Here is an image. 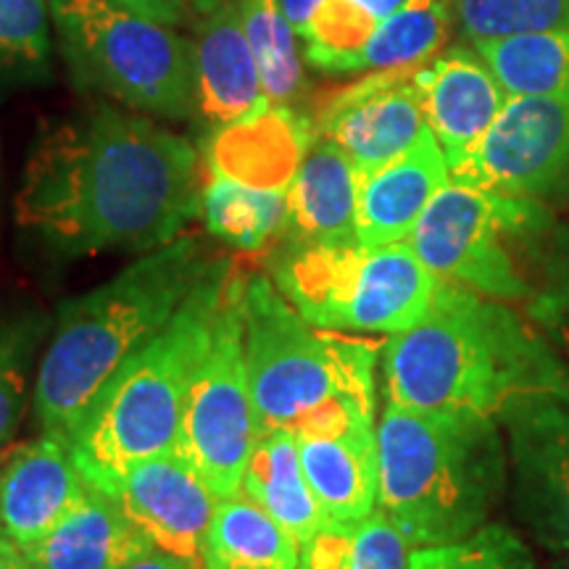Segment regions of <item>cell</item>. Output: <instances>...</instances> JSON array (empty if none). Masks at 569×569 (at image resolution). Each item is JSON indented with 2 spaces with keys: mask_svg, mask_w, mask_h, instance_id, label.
Returning a JSON list of instances; mask_svg holds the SVG:
<instances>
[{
  "mask_svg": "<svg viewBox=\"0 0 569 569\" xmlns=\"http://www.w3.org/2000/svg\"><path fill=\"white\" fill-rule=\"evenodd\" d=\"M272 282L311 325L380 336L415 327L438 288L409 240L377 248L284 240L272 261Z\"/></svg>",
  "mask_w": 569,
  "mask_h": 569,
  "instance_id": "7",
  "label": "cell"
},
{
  "mask_svg": "<svg viewBox=\"0 0 569 569\" xmlns=\"http://www.w3.org/2000/svg\"><path fill=\"white\" fill-rule=\"evenodd\" d=\"M96 488L122 507L156 549L203 567V540L219 496L180 453L142 459Z\"/></svg>",
  "mask_w": 569,
  "mask_h": 569,
  "instance_id": "13",
  "label": "cell"
},
{
  "mask_svg": "<svg viewBox=\"0 0 569 569\" xmlns=\"http://www.w3.org/2000/svg\"><path fill=\"white\" fill-rule=\"evenodd\" d=\"M301 543L243 490L219 498L203 540V569H298Z\"/></svg>",
  "mask_w": 569,
  "mask_h": 569,
  "instance_id": "23",
  "label": "cell"
},
{
  "mask_svg": "<svg viewBox=\"0 0 569 569\" xmlns=\"http://www.w3.org/2000/svg\"><path fill=\"white\" fill-rule=\"evenodd\" d=\"M88 488L71 440L42 432L0 465V536L27 551L77 507Z\"/></svg>",
  "mask_w": 569,
  "mask_h": 569,
  "instance_id": "15",
  "label": "cell"
},
{
  "mask_svg": "<svg viewBox=\"0 0 569 569\" xmlns=\"http://www.w3.org/2000/svg\"><path fill=\"white\" fill-rule=\"evenodd\" d=\"M311 138V119L290 106L264 103L211 134L206 142V163L211 174L256 190L284 193L301 167Z\"/></svg>",
  "mask_w": 569,
  "mask_h": 569,
  "instance_id": "16",
  "label": "cell"
},
{
  "mask_svg": "<svg viewBox=\"0 0 569 569\" xmlns=\"http://www.w3.org/2000/svg\"><path fill=\"white\" fill-rule=\"evenodd\" d=\"M475 51L509 98L569 92V27L480 40Z\"/></svg>",
  "mask_w": 569,
  "mask_h": 569,
  "instance_id": "26",
  "label": "cell"
},
{
  "mask_svg": "<svg viewBox=\"0 0 569 569\" xmlns=\"http://www.w3.org/2000/svg\"><path fill=\"white\" fill-rule=\"evenodd\" d=\"M507 465L493 417L386 403L377 422V509L411 549L461 540L488 525Z\"/></svg>",
  "mask_w": 569,
  "mask_h": 569,
  "instance_id": "5",
  "label": "cell"
},
{
  "mask_svg": "<svg viewBox=\"0 0 569 569\" xmlns=\"http://www.w3.org/2000/svg\"><path fill=\"white\" fill-rule=\"evenodd\" d=\"M451 0H407L380 21L356 51L332 59L322 71H382L436 59L451 27Z\"/></svg>",
  "mask_w": 569,
  "mask_h": 569,
  "instance_id": "25",
  "label": "cell"
},
{
  "mask_svg": "<svg viewBox=\"0 0 569 569\" xmlns=\"http://www.w3.org/2000/svg\"><path fill=\"white\" fill-rule=\"evenodd\" d=\"M111 3L122 6L127 11L140 13V17L156 19L161 24H177L182 17V3L180 0H111Z\"/></svg>",
  "mask_w": 569,
  "mask_h": 569,
  "instance_id": "36",
  "label": "cell"
},
{
  "mask_svg": "<svg viewBox=\"0 0 569 569\" xmlns=\"http://www.w3.org/2000/svg\"><path fill=\"white\" fill-rule=\"evenodd\" d=\"M122 569H203V567L193 565V561H184L180 557H172V553L161 549H151L140 553L138 559H132L130 565H124Z\"/></svg>",
  "mask_w": 569,
  "mask_h": 569,
  "instance_id": "37",
  "label": "cell"
},
{
  "mask_svg": "<svg viewBox=\"0 0 569 569\" xmlns=\"http://www.w3.org/2000/svg\"><path fill=\"white\" fill-rule=\"evenodd\" d=\"M538 217L532 198L496 196L451 180L419 217L409 243L436 280L498 301H525L532 288L515 261L511 234L530 230Z\"/></svg>",
  "mask_w": 569,
  "mask_h": 569,
  "instance_id": "10",
  "label": "cell"
},
{
  "mask_svg": "<svg viewBox=\"0 0 569 569\" xmlns=\"http://www.w3.org/2000/svg\"><path fill=\"white\" fill-rule=\"evenodd\" d=\"M411 543L382 509L359 522H327L301 546L298 569H409Z\"/></svg>",
  "mask_w": 569,
  "mask_h": 569,
  "instance_id": "28",
  "label": "cell"
},
{
  "mask_svg": "<svg viewBox=\"0 0 569 569\" xmlns=\"http://www.w3.org/2000/svg\"><path fill=\"white\" fill-rule=\"evenodd\" d=\"M193 142L140 113L90 106L42 134L27 163L17 219L53 251H156L201 211Z\"/></svg>",
  "mask_w": 569,
  "mask_h": 569,
  "instance_id": "1",
  "label": "cell"
},
{
  "mask_svg": "<svg viewBox=\"0 0 569 569\" xmlns=\"http://www.w3.org/2000/svg\"><path fill=\"white\" fill-rule=\"evenodd\" d=\"M419 84L427 127L448 167L472 151L509 98L475 48H451L430 59L419 71Z\"/></svg>",
  "mask_w": 569,
  "mask_h": 569,
  "instance_id": "18",
  "label": "cell"
},
{
  "mask_svg": "<svg viewBox=\"0 0 569 569\" xmlns=\"http://www.w3.org/2000/svg\"><path fill=\"white\" fill-rule=\"evenodd\" d=\"M240 490L267 509L284 530L293 532L301 546L327 525L303 475L298 438L290 432L256 438Z\"/></svg>",
  "mask_w": 569,
  "mask_h": 569,
  "instance_id": "24",
  "label": "cell"
},
{
  "mask_svg": "<svg viewBox=\"0 0 569 569\" xmlns=\"http://www.w3.org/2000/svg\"><path fill=\"white\" fill-rule=\"evenodd\" d=\"M451 11L472 42L569 27V0H451Z\"/></svg>",
  "mask_w": 569,
  "mask_h": 569,
  "instance_id": "31",
  "label": "cell"
},
{
  "mask_svg": "<svg viewBox=\"0 0 569 569\" xmlns=\"http://www.w3.org/2000/svg\"><path fill=\"white\" fill-rule=\"evenodd\" d=\"M425 63L369 71L319 109L315 130L338 142L361 174L398 159L427 130L419 84Z\"/></svg>",
  "mask_w": 569,
  "mask_h": 569,
  "instance_id": "12",
  "label": "cell"
},
{
  "mask_svg": "<svg viewBox=\"0 0 569 569\" xmlns=\"http://www.w3.org/2000/svg\"><path fill=\"white\" fill-rule=\"evenodd\" d=\"M230 274V261H213L172 322L109 377L74 425L71 448L92 486H103L142 459L174 451L190 380Z\"/></svg>",
  "mask_w": 569,
  "mask_h": 569,
  "instance_id": "6",
  "label": "cell"
},
{
  "mask_svg": "<svg viewBox=\"0 0 569 569\" xmlns=\"http://www.w3.org/2000/svg\"><path fill=\"white\" fill-rule=\"evenodd\" d=\"M403 3L407 0H325L301 32L306 61L325 69L332 59L356 51L375 27Z\"/></svg>",
  "mask_w": 569,
  "mask_h": 569,
  "instance_id": "30",
  "label": "cell"
},
{
  "mask_svg": "<svg viewBox=\"0 0 569 569\" xmlns=\"http://www.w3.org/2000/svg\"><path fill=\"white\" fill-rule=\"evenodd\" d=\"M361 172L338 142L315 130L301 167L284 190L288 230L282 240L311 246H351L356 240Z\"/></svg>",
  "mask_w": 569,
  "mask_h": 569,
  "instance_id": "19",
  "label": "cell"
},
{
  "mask_svg": "<svg viewBox=\"0 0 569 569\" xmlns=\"http://www.w3.org/2000/svg\"><path fill=\"white\" fill-rule=\"evenodd\" d=\"M409 569H536V557L515 530L482 525L461 540L411 549Z\"/></svg>",
  "mask_w": 569,
  "mask_h": 569,
  "instance_id": "32",
  "label": "cell"
},
{
  "mask_svg": "<svg viewBox=\"0 0 569 569\" xmlns=\"http://www.w3.org/2000/svg\"><path fill=\"white\" fill-rule=\"evenodd\" d=\"M448 169L453 182L496 196L549 193L569 169V92L507 98L472 151Z\"/></svg>",
  "mask_w": 569,
  "mask_h": 569,
  "instance_id": "11",
  "label": "cell"
},
{
  "mask_svg": "<svg viewBox=\"0 0 569 569\" xmlns=\"http://www.w3.org/2000/svg\"><path fill=\"white\" fill-rule=\"evenodd\" d=\"M388 403L503 419L532 403H569V367L511 306L438 280L425 317L382 346Z\"/></svg>",
  "mask_w": 569,
  "mask_h": 569,
  "instance_id": "2",
  "label": "cell"
},
{
  "mask_svg": "<svg viewBox=\"0 0 569 569\" xmlns=\"http://www.w3.org/2000/svg\"><path fill=\"white\" fill-rule=\"evenodd\" d=\"M517 480V507L543 546L569 557V411L567 403H532L501 419Z\"/></svg>",
  "mask_w": 569,
  "mask_h": 569,
  "instance_id": "14",
  "label": "cell"
},
{
  "mask_svg": "<svg viewBox=\"0 0 569 569\" xmlns=\"http://www.w3.org/2000/svg\"><path fill=\"white\" fill-rule=\"evenodd\" d=\"M0 569H32L24 551L3 536H0Z\"/></svg>",
  "mask_w": 569,
  "mask_h": 569,
  "instance_id": "39",
  "label": "cell"
},
{
  "mask_svg": "<svg viewBox=\"0 0 569 569\" xmlns=\"http://www.w3.org/2000/svg\"><path fill=\"white\" fill-rule=\"evenodd\" d=\"M48 42V0H0V71L40 67Z\"/></svg>",
  "mask_w": 569,
  "mask_h": 569,
  "instance_id": "34",
  "label": "cell"
},
{
  "mask_svg": "<svg viewBox=\"0 0 569 569\" xmlns=\"http://www.w3.org/2000/svg\"><path fill=\"white\" fill-rule=\"evenodd\" d=\"M201 211L213 234L240 251H264L288 230V196L209 174Z\"/></svg>",
  "mask_w": 569,
  "mask_h": 569,
  "instance_id": "27",
  "label": "cell"
},
{
  "mask_svg": "<svg viewBox=\"0 0 569 569\" xmlns=\"http://www.w3.org/2000/svg\"><path fill=\"white\" fill-rule=\"evenodd\" d=\"M243 284L246 274L232 269L209 343L190 380L174 446V453H180L219 498L240 493L256 443L246 327L240 315Z\"/></svg>",
  "mask_w": 569,
  "mask_h": 569,
  "instance_id": "9",
  "label": "cell"
},
{
  "mask_svg": "<svg viewBox=\"0 0 569 569\" xmlns=\"http://www.w3.org/2000/svg\"><path fill=\"white\" fill-rule=\"evenodd\" d=\"M269 103L248 46L238 0H222L198 27L196 113L211 127H224Z\"/></svg>",
  "mask_w": 569,
  "mask_h": 569,
  "instance_id": "20",
  "label": "cell"
},
{
  "mask_svg": "<svg viewBox=\"0 0 569 569\" xmlns=\"http://www.w3.org/2000/svg\"><path fill=\"white\" fill-rule=\"evenodd\" d=\"M530 317L540 325L561 359H569V267L551 274L549 284L530 298Z\"/></svg>",
  "mask_w": 569,
  "mask_h": 569,
  "instance_id": "35",
  "label": "cell"
},
{
  "mask_svg": "<svg viewBox=\"0 0 569 569\" xmlns=\"http://www.w3.org/2000/svg\"><path fill=\"white\" fill-rule=\"evenodd\" d=\"M448 182L451 169L446 153L427 127L407 153L361 174L356 209L359 246L377 248L409 240L419 217Z\"/></svg>",
  "mask_w": 569,
  "mask_h": 569,
  "instance_id": "17",
  "label": "cell"
},
{
  "mask_svg": "<svg viewBox=\"0 0 569 569\" xmlns=\"http://www.w3.org/2000/svg\"><path fill=\"white\" fill-rule=\"evenodd\" d=\"M51 13L82 82L151 117H193L196 42L111 0H51Z\"/></svg>",
  "mask_w": 569,
  "mask_h": 569,
  "instance_id": "8",
  "label": "cell"
},
{
  "mask_svg": "<svg viewBox=\"0 0 569 569\" xmlns=\"http://www.w3.org/2000/svg\"><path fill=\"white\" fill-rule=\"evenodd\" d=\"M240 315L256 438H322L375 422V340L311 325L267 274L246 277Z\"/></svg>",
  "mask_w": 569,
  "mask_h": 569,
  "instance_id": "4",
  "label": "cell"
},
{
  "mask_svg": "<svg viewBox=\"0 0 569 569\" xmlns=\"http://www.w3.org/2000/svg\"><path fill=\"white\" fill-rule=\"evenodd\" d=\"M193 3L201 6L203 11H213V9H217L219 3H222V0H193Z\"/></svg>",
  "mask_w": 569,
  "mask_h": 569,
  "instance_id": "40",
  "label": "cell"
},
{
  "mask_svg": "<svg viewBox=\"0 0 569 569\" xmlns=\"http://www.w3.org/2000/svg\"><path fill=\"white\" fill-rule=\"evenodd\" d=\"M238 6L267 101L274 106L296 103L303 92V63L296 30L284 19L280 0H238Z\"/></svg>",
  "mask_w": 569,
  "mask_h": 569,
  "instance_id": "29",
  "label": "cell"
},
{
  "mask_svg": "<svg viewBox=\"0 0 569 569\" xmlns=\"http://www.w3.org/2000/svg\"><path fill=\"white\" fill-rule=\"evenodd\" d=\"M156 546L122 507L90 486L77 507L24 551L32 569H122Z\"/></svg>",
  "mask_w": 569,
  "mask_h": 569,
  "instance_id": "21",
  "label": "cell"
},
{
  "mask_svg": "<svg viewBox=\"0 0 569 569\" xmlns=\"http://www.w3.org/2000/svg\"><path fill=\"white\" fill-rule=\"evenodd\" d=\"M301 467L327 522H359L380 498L377 425H353L336 436L298 438Z\"/></svg>",
  "mask_w": 569,
  "mask_h": 569,
  "instance_id": "22",
  "label": "cell"
},
{
  "mask_svg": "<svg viewBox=\"0 0 569 569\" xmlns=\"http://www.w3.org/2000/svg\"><path fill=\"white\" fill-rule=\"evenodd\" d=\"M211 264L198 240L180 234L101 288L63 303L34 377L42 432L69 438L109 377L172 322Z\"/></svg>",
  "mask_w": 569,
  "mask_h": 569,
  "instance_id": "3",
  "label": "cell"
},
{
  "mask_svg": "<svg viewBox=\"0 0 569 569\" xmlns=\"http://www.w3.org/2000/svg\"><path fill=\"white\" fill-rule=\"evenodd\" d=\"M46 332L40 319L0 325V453L17 436L32 382V359Z\"/></svg>",
  "mask_w": 569,
  "mask_h": 569,
  "instance_id": "33",
  "label": "cell"
},
{
  "mask_svg": "<svg viewBox=\"0 0 569 569\" xmlns=\"http://www.w3.org/2000/svg\"><path fill=\"white\" fill-rule=\"evenodd\" d=\"M322 3L325 0H280V9L284 13V19L290 21V27L296 30V34H301Z\"/></svg>",
  "mask_w": 569,
  "mask_h": 569,
  "instance_id": "38",
  "label": "cell"
},
{
  "mask_svg": "<svg viewBox=\"0 0 569 569\" xmlns=\"http://www.w3.org/2000/svg\"><path fill=\"white\" fill-rule=\"evenodd\" d=\"M546 569H569V557H557Z\"/></svg>",
  "mask_w": 569,
  "mask_h": 569,
  "instance_id": "41",
  "label": "cell"
}]
</instances>
